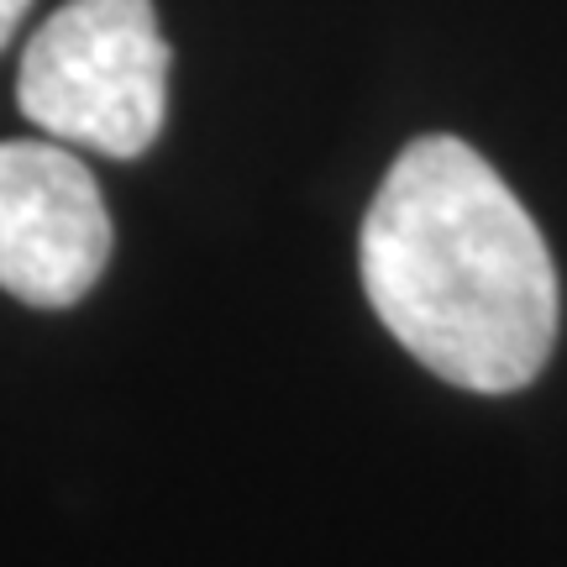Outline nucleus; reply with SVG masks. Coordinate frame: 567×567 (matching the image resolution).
<instances>
[{"instance_id":"obj_4","label":"nucleus","mask_w":567,"mask_h":567,"mask_svg":"<svg viewBox=\"0 0 567 567\" xmlns=\"http://www.w3.org/2000/svg\"><path fill=\"white\" fill-rule=\"evenodd\" d=\"M27 6H32V0H0V48L17 38L21 17H27Z\"/></svg>"},{"instance_id":"obj_2","label":"nucleus","mask_w":567,"mask_h":567,"mask_svg":"<svg viewBox=\"0 0 567 567\" xmlns=\"http://www.w3.org/2000/svg\"><path fill=\"white\" fill-rule=\"evenodd\" d=\"M168 63L153 0H69L21 53L17 105L53 142L142 158L168 116Z\"/></svg>"},{"instance_id":"obj_3","label":"nucleus","mask_w":567,"mask_h":567,"mask_svg":"<svg viewBox=\"0 0 567 567\" xmlns=\"http://www.w3.org/2000/svg\"><path fill=\"white\" fill-rule=\"evenodd\" d=\"M111 264L101 184L59 142H0V289L38 310L84 300Z\"/></svg>"},{"instance_id":"obj_1","label":"nucleus","mask_w":567,"mask_h":567,"mask_svg":"<svg viewBox=\"0 0 567 567\" xmlns=\"http://www.w3.org/2000/svg\"><path fill=\"white\" fill-rule=\"evenodd\" d=\"M358 264L373 316L446 384L515 394L547 368L563 316L547 237L463 137L431 132L389 163Z\"/></svg>"}]
</instances>
